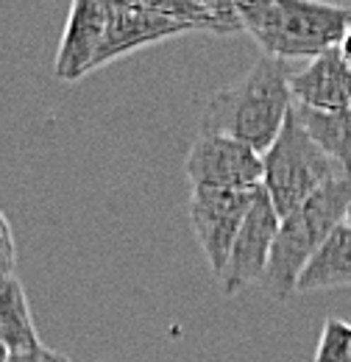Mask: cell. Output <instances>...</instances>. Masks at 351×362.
Here are the masks:
<instances>
[{"label": "cell", "instance_id": "cell-12", "mask_svg": "<svg viewBox=\"0 0 351 362\" xmlns=\"http://www.w3.org/2000/svg\"><path fill=\"white\" fill-rule=\"evenodd\" d=\"M0 343L6 346L8 354L42 346L28 307V296L14 273L0 276Z\"/></svg>", "mask_w": 351, "mask_h": 362}, {"label": "cell", "instance_id": "cell-4", "mask_svg": "<svg viewBox=\"0 0 351 362\" xmlns=\"http://www.w3.org/2000/svg\"><path fill=\"white\" fill-rule=\"evenodd\" d=\"M351 31V6L326 0H276L251 31L265 56L293 62L335 50Z\"/></svg>", "mask_w": 351, "mask_h": 362}, {"label": "cell", "instance_id": "cell-15", "mask_svg": "<svg viewBox=\"0 0 351 362\" xmlns=\"http://www.w3.org/2000/svg\"><path fill=\"white\" fill-rule=\"evenodd\" d=\"M273 3H276V0H231V8H234V14H237L243 31L251 34V31L265 20V14L273 8Z\"/></svg>", "mask_w": 351, "mask_h": 362}, {"label": "cell", "instance_id": "cell-19", "mask_svg": "<svg viewBox=\"0 0 351 362\" xmlns=\"http://www.w3.org/2000/svg\"><path fill=\"white\" fill-rule=\"evenodd\" d=\"M6 360H8V351H6V346L0 343V362H6Z\"/></svg>", "mask_w": 351, "mask_h": 362}, {"label": "cell", "instance_id": "cell-14", "mask_svg": "<svg viewBox=\"0 0 351 362\" xmlns=\"http://www.w3.org/2000/svg\"><path fill=\"white\" fill-rule=\"evenodd\" d=\"M312 362H351V323L329 315L323 320L321 340Z\"/></svg>", "mask_w": 351, "mask_h": 362}, {"label": "cell", "instance_id": "cell-18", "mask_svg": "<svg viewBox=\"0 0 351 362\" xmlns=\"http://www.w3.org/2000/svg\"><path fill=\"white\" fill-rule=\"evenodd\" d=\"M338 53H340V59H343V64L351 70V31L340 40V45H338Z\"/></svg>", "mask_w": 351, "mask_h": 362}, {"label": "cell", "instance_id": "cell-8", "mask_svg": "<svg viewBox=\"0 0 351 362\" xmlns=\"http://www.w3.org/2000/svg\"><path fill=\"white\" fill-rule=\"evenodd\" d=\"M187 31H195V28L187 23H178L173 17H165V14L148 8L137 0H115L103 42H100L98 59H95V67L109 64L120 56H129L139 47L156 45L168 37L187 34Z\"/></svg>", "mask_w": 351, "mask_h": 362}, {"label": "cell", "instance_id": "cell-1", "mask_svg": "<svg viewBox=\"0 0 351 362\" xmlns=\"http://www.w3.org/2000/svg\"><path fill=\"white\" fill-rule=\"evenodd\" d=\"M290 78V62L263 53L234 87L218 90L207 100L198 134L229 136L265 153L296 106Z\"/></svg>", "mask_w": 351, "mask_h": 362}, {"label": "cell", "instance_id": "cell-16", "mask_svg": "<svg viewBox=\"0 0 351 362\" xmlns=\"http://www.w3.org/2000/svg\"><path fill=\"white\" fill-rule=\"evenodd\" d=\"M198 3H201V8L218 23L223 34H229V31H243V25H240V20H237V14H234V8H231V0H198Z\"/></svg>", "mask_w": 351, "mask_h": 362}, {"label": "cell", "instance_id": "cell-10", "mask_svg": "<svg viewBox=\"0 0 351 362\" xmlns=\"http://www.w3.org/2000/svg\"><path fill=\"white\" fill-rule=\"evenodd\" d=\"M290 92L296 106L312 112H338L351 106V70L343 64L338 47L315 56L304 70L293 73Z\"/></svg>", "mask_w": 351, "mask_h": 362}, {"label": "cell", "instance_id": "cell-6", "mask_svg": "<svg viewBox=\"0 0 351 362\" xmlns=\"http://www.w3.org/2000/svg\"><path fill=\"white\" fill-rule=\"evenodd\" d=\"M184 170L192 189H257L263 184V153L229 136L198 134Z\"/></svg>", "mask_w": 351, "mask_h": 362}, {"label": "cell", "instance_id": "cell-11", "mask_svg": "<svg viewBox=\"0 0 351 362\" xmlns=\"http://www.w3.org/2000/svg\"><path fill=\"white\" fill-rule=\"evenodd\" d=\"M351 284V226L343 221L335 228L321 248L312 254L307 268L296 281V293H315V290H332V287H349Z\"/></svg>", "mask_w": 351, "mask_h": 362}, {"label": "cell", "instance_id": "cell-2", "mask_svg": "<svg viewBox=\"0 0 351 362\" xmlns=\"http://www.w3.org/2000/svg\"><path fill=\"white\" fill-rule=\"evenodd\" d=\"M351 206V176H338L312 192L301 206L284 215L276 228L270 259L265 265L260 287L270 298L287 301L296 293V281L307 268L321 243L346 221Z\"/></svg>", "mask_w": 351, "mask_h": 362}, {"label": "cell", "instance_id": "cell-20", "mask_svg": "<svg viewBox=\"0 0 351 362\" xmlns=\"http://www.w3.org/2000/svg\"><path fill=\"white\" fill-rule=\"evenodd\" d=\"M346 223L351 226V206H349V212H346Z\"/></svg>", "mask_w": 351, "mask_h": 362}, {"label": "cell", "instance_id": "cell-3", "mask_svg": "<svg viewBox=\"0 0 351 362\" xmlns=\"http://www.w3.org/2000/svg\"><path fill=\"white\" fill-rule=\"evenodd\" d=\"M346 173L312 136L304 132L296 106L287 115L284 126L273 145L263 153V189L270 198L279 218L290 215L301 206L312 192H318L326 181Z\"/></svg>", "mask_w": 351, "mask_h": 362}, {"label": "cell", "instance_id": "cell-13", "mask_svg": "<svg viewBox=\"0 0 351 362\" xmlns=\"http://www.w3.org/2000/svg\"><path fill=\"white\" fill-rule=\"evenodd\" d=\"M296 115L307 132L346 173H351V106L338 112H312L296 106Z\"/></svg>", "mask_w": 351, "mask_h": 362}, {"label": "cell", "instance_id": "cell-7", "mask_svg": "<svg viewBox=\"0 0 351 362\" xmlns=\"http://www.w3.org/2000/svg\"><path fill=\"white\" fill-rule=\"evenodd\" d=\"M279 215L270 204V198L265 195L263 184L254 192L251 209L243 221V226L234 237V245L229 251L226 268L220 273V287L226 296L240 293L243 287L260 281L265 273V265L270 259V248L276 240V228H279Z\"/></svg>", "mask_w": 351, "mask_h": 362}, {"label": "cell", "instance_id": "cell-5", "mask_svg": "<svg viewBox=\"0 0 351 362\" xmlns=\"http://www.w3.org/2000/svg\"><path fill=\"white\" fill-rule=\"evenodd\" d=\"M257 189H207L195 187L190 195V223L195 240L209 262V268L220 279L226 268L234 237L243 226Z\"/></svg>", "mask_w": 351, "mask_h": 362}, {"label": "cell", "instance_id": "cell-17", "mask_svg": "<svg viewBox=\"0 0 351 362\" xmlns=\"http://www.w3.org/2000/svg\"><path fill=\"white\" fill-rule=\"evenodd\" d=\"M6 362H70V357H64L62 351H53L47 346H37V349H28V351L8 354Z\"/></svg>", "mask_w": 351, "mask_h": 362}, {"label": "cell", "instance_id": "cell-9", "mask_svg": "<svg viewBox=\"0 0 351 362\" xmlns=\"http://www.w3.org/2000/svg\"><path fill=\"white\" fill-rule=\"evenodd\" d=\"M115 0H73L56 53V78L73 84L95 70Z\"/></svg>", "mask_w": 351, "mask_h": 362}]
</instances>
